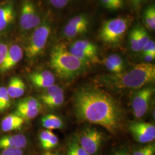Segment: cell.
<instances>
[{
  "label": "cell",
  "mask_w": 155,
  "mask_h": 155,
  "mask_svg": "<svg viewBox=\"0 0 155 155\" xmlns=\"http://www.w3.org/2000/svg\"><path fill=\"white\" fill-rule=\"evenodd\" d=\"M28 145L27 137L22 134L4 136L0 137V150L16 148L22 150Z\"/></svg>",
  "instance_id": "cell-14"
},
{
  "label": "cell",
  "mask_w": 155,
  "mask_h": 155,
  "mask_svg": "<svg viewBox=\"0 0 155 155\" xmlns=\"http://www.w3.org/2000/svg\"><path fill=\"white\" fill-rule=\"evenodd\" d=\"M155 143H151L136 150L132 155H155Z\"/></svg>",
  "instance_id": "cell-29"
},
{
  "label": "cell",
  "mask_w": 155,
  "mask_h": 155,
  "mask_svg": "<svg viewBox=\"0 0 155 155\" xmlns=\"http://www.w3.org/2000/svg\"><path fill=\"white\" fill-rule=\"evenodd\" d=\"M50 63L57 75L66 82L75 79L87 67L71 54L63 44L56 45L51 50Z\"/></svg>",
  "instance_id": "cell-3"
},
{
  "label": "cell",
  "mask_w": 155,
  "mask_h": 155,
  "mask_svg": "<svg viewBox=\"0 0 155 155\" xmlns=\"http://www.w3.org/2000/svg\"><path fill=\"white\" fill-rule=\"evenodd\" d=\"M98 83L113 90L141 89L155 81V66L148 63L135 64L126 71L101 76Z\"/></svg>",
  "instance_id": "cell-2"
},
{
  "label": "cell",
  "mask_w": 155,
  "mask_h": 155,
  "mask_svg": "<svg viewBox=\"0 0 155 155\" xmlns=\"http://www.w3.org/2000/svg\"><path fill=\"white\" fill-rule=\"evenodd\" d=\"M68 50L71 54L75 56L80 61H82L86 66H87L91 63H94L93 60L89 55L82 51L73 47L72 45H71Z\"/></svg>",
  "instance_id": "cell-23"
},
{
  "label": "cell",
  "mask_w": 155,
  "mask_h": 155,
  "mask_svg": "<svg viewBox=\"0 0 155 155\" xmlns=\"http://www.w3.org/2000/svg\"><path fill=\"white\" fill-rule=\"evenodd\" d=\"M23 51L22 48L17 45H13L8 48L5 60L0 67L1 72L10 70L22 60Z\"/></svg>",
  "instance_id": "cell-12"
},
{
  "label": "cell",
  "mask_w": 155,
  "mask_h": 155,
  "mask_svg": "<svg viewBox=\"0 0 155 155\" xmlns=\"http://www.w3.org/2000/svg\"><path fill=\"white\" fill-rule=\"evenodd\" d=\"M102 5L106 9L116 11L121 9L123 6L124 0H101Z\"/></svg>",
  "instance_id": "cell-28"
},
{
  "label": "cell",
  "mask_w": 155,
  "mask_h": 155,
  "mask_svg": "<svg viewBox=\"0 0 155 155\" xmlns=\"http://www.w3.org/2000/svg\"><path fill=\"white\" fill-rule=\"evenodd\" d=\"M128 25V20L124 17H117L106 20L100 29V38L106 44L119 43L127 31Z\"/></svg>",
  "instance_id": "cell-4"
},
{
  "label": "cell",
  "mask_w": 155,
  "mask_h": 155,
  "mask_svg": "<svg viewBox=\"0 0 155 155\" xmlns=\"http://www.w3.org/2000/svg\"><path fill=\"white\" fill-rule=\"evenodd\" d=\"M70 0H50V4L56 8H63L68 4Z\"/></svg>",
  "instance_id": "cell-35"
},
{
  "label": "cell",
  "mask_w": 155,
  "mask_h": 155,
  "mask_svg": "<svg viewBox=\"0 0 155 155\" xmlns=\"http://www.w3.org/2000/svg\"><path fill=\"white\" fill-rule=\"evenodd\" d=\"M41 109H24L17 108L15 114L20 117L22 119L30 120L38 116Z\"/></svg>",
  "instance_id": "cell-24"
},
{
  "label": "cell",
  "mask_w": 155,
  "mask_h": 155,
  "mask_svg": "<svg viewBox=\"0 0 155 155\" xmlns=\"http://www.w3.org/2000/svg\"><path fill=\"white\" fill-rule=\"evenodd\" d=\"M59 143V140L58 137L56 136L54 133L52 134V135L50 137L45 144L41 145V147L43 149L46 150H51L56 147Z\"/></svg>",
  "instance_id": "cell-30"
},
{
  "label": "cell",
  "mask_w": 155,
  "mask_h": 155,
  "mask_svg": "<svg viewBox=\"0 0 155 155\" xmlns=\"http://www.w3.org/2000/svg\"><path fill=\"white\" fill-rule=\"evenodd\" d=\"M41 102L45 105L51 109L61 106L64 101V95L63 89L57 85H52L45 89L40 96Z\"/></svg>",
  "instance_id": "cell-11"
},
{
  "label": "cell",
  "mask_w": 155,
  "mask_h": 155,
  "mask_svg": "<svg viewBox=\"0 0 155 155\" xmlns=\"http://www.w3.org/2000/svg\"><path fill=\"white\" fill-rule=\"evenodd\" d=\"M51 31V25L46 21L35 29L25 48V54L28 59H35L42 53L48 41Z\"/></svg>",
  "instance_id": "cell-5"
},
{
  "label": "cell",
  "mask_w": 155,
  "mask_h": 155,
  "mask_svg": "<svg viewBox=\"0 0 155 155\" xmlns=\"http://www.w3.org/2000/svg\"><path fill=\"white\" fill-rule=\"evenodd\" d=\"M40 24V17L34 4L31 1H25L22 4L20 16L21 29L27 31L37 28Z\"/></svg>",
  "instance_id": "cell-7"
},
{
  "label": "cell",
  "mask_w": 155,
  "mask_h": 155,
  "mask_svg": "<svg viewBox=\"0 0 155 155\" xmlns=\"http://www.w3.org/2000/svg\"><path fill=\"white\" fill-rule=\"evenodd\" d=\"M42 155H58L57 153H53V152H46L44 153Z\"/></svg>",
  "instance_id": "cell-39"
},
{
  "label": "cell",
  "mask_w": 155,
  "mask_h": 155,
  "mask_svg": "<svg viewBox=\"0 0 155 155\" xmlns=\"http://www.w3.org/2000/svg\"><path fill=\"white\" fill-rule=\"evenodd\" d=\"M11 105V98L8 94L5 87H1L0 96V112L8 109Z\"/></svg>",
  "instance_id": "cell-26"
},
{
  "label": "cell",
  "mask_w": 155,
  "mask_h": 155,
  "mask_svg": "<svg viewBox=\"0 0 155 155\" xmlns=\"http://www.w3.org/2000/svg\"><path fill=\"white\" fill-rule=\"evenodd\" d=\"M6 89L11 98H18L24 94L26 86L21 78L14 77L11 78Z\"/></svg>",
  "instance_id": "cell-16"
},
{
  "label": "cell",
  "mask_w": 155,
  "mask_h": 155,
  "mask_svg": "<svg viewBox=\"0 0 155 155\" xmlns=\"http://www.w3.org/2000/svg\"><path fill=\"white\" fill-rule=\"evenodd\" d=\"M24 120L15 113L5 117L1 122V129L5 132L19 130L22 127Z\"/></svg>",
  "instance_id": "cell-17"
},
{
  "label": "cell",
  "mask_w": 155,
  "mask_h": 155,
  "mask_svg": "<svg viewBox=\"0 0 155 155\" xmlns=\"http://www.w3.org/2000/svg\"><path fill=\"white\" fill-rule=\"evenodd\" d=\"M0 155H23L24 152L22 150L16 148H6L2 150Z\"/></svg>",
  "instance_id": "cell-32"
},
{
  "label": "cell",
  "mask_w": 155,
  "mask_h": 155,
  "mask_svg": "<svg viewBox=\"0 0 155 155\" xmlns=\"http://www.w3.org/2000/svg\"><path fill=\"white\" fill-rule=\"evenodd\" d=\"M129 130L133 138L140 143H150L155 140V126L152 122H133Z\"/></svg>",
  "instance_id": "cell-9"
},
{
  "label": "cell",
  "mask_w": 155,
  "mask_h": 155,
  "mask_svg": "<svg viewBox=\"0 0 155 155\" xmlns=\"http://www.w3.org/2000/svg\"><path fill=\"white\" fill-rule=\"evenodd\" d=\"M77 136L81 146L90 155H97L105 141L103 133L93 127L84 129Z\"/></svg>",
  "instance_id": "cell-6"
},
{
  "label": "cell",
  "mask_w": 155,
  "mask_h": 155,
  "mask_svg": "<svg viewBox=\"0 0 155 155\" xmlns=\"http://www.w3.org/2000/svg\"><path fill=\"white\" fill-rule=\"evenodd\" d=\"M143 55H144V60L145 61V63H150L151 61L155 59V55H153V54H143Z\"/></svg>",
  "instance_id": "cell-36"
},
{
  "label": "cell",
  "mask_w": 155,
  "mask_h": 155,
  "mask_svg": "<svg viewBox=\"0 0 155 155\" xmlns=\"http://www.w3.org/2000/svg\"><path fill=\"white\" fill-rule=\"evenodd\" d=\"M17 108L24 109H41V105L38 100L33 97H27L20 101L17 106Z\"/></svg>",
  "instance_id": "cell-25"
},
{
  "label": "cell",
  "mask_w": 155,
  "mask_h": 155,
  "mask_svg": "<svg viewBox=\"0 0 155 155\" xmlns=\"http://www.w3.org/2000/svg\"><path fill=\"white\" fill-rule=\"evenodd\" d=\"M41 124L43 127L50 130L61 129L64 125L61 118L53 114H47L43 117L41 119Z\"/></svg>",
  "instance_id": "cell-21"
},
{
  "label": "cell",
  "mask_w": 155,
  "mask_h": 155,
  "mask_svg": "<svg viewBox=\"0 0 155 155\" xmlns=\"http://www.w3.org/2000/svg\"><path fill=\"white\" fill-rule=\"evenodd\" d=\"M0 96H1V87H0Z\"/></svg>",
  "instance_id": "cell-40"
},
{
  "label": "cell",
  "mask_w": 155,
  "mask_h": 155,
  "mask_svg": "<svg viewBox=\"0 0 155 155\" xmlns=\"http://www.w3.org/2000/svg\"><path fill=\"white\" fill-rule=\"evenodd\" d=\"M104 64L111 74H120L125 68L122 58L117 54H111L105 58Z\"/></svg>",
  "instance_id": "cell-18"
},
{
  "label": "cell",
  "mask_w": 155,
  "mask_h": 155,
  "mask_svg": "<svg viewBox=\"0 0 155 155\" xmlns=\"http://www.w3.org/2000/svg\"><path fill=\"white\" fill-rule=\"evenodd\" d=\"M71 45L81 50L89 55L94 63L98 61V48L96 45L88 40H79L74 42Z\"/></svg>",
  "instance_id": "cell-19"
},
{
  "label": "cell",
  "mask_w": 155,
  "mask_h": 155,
  "mask_svg": "<svg viewBox=\"0 0 155 155\" xmlns=\"http://www.w3.org/2000/svg\"><path fill=\"white\" fill-rule=\"evenodd\" d=\"M29 78L33 85L39 89H47L54 85L55 82L53 73L47 70L32 72Z\"/></svg>",
  "instance_id": "cell-13"
},
{
  "label": "cell",
  "mask_w": 155,
  "mask_h": 155,
  "mask_svg": "<svg viewBox=\"0 0 155 155\" xmlns=\"http://www.w3.org/2000/svg\"><path fill=\"white\" fill-rule=\"evenodd\" d=\"M144 21L147 27L151 31L155 29V5L150 6L144 11Z\"/></svg>",
  "instance_id": "cell-22"
},
{
  "label": "cell",
  "mask_w": 155,
  "mask_h": 155,
  "mask_svg": "<svg viewBox=\"0 0 155 155\" xmlns=\"http://www.w3.org/2000/svg\"><path fill=\"white\" fill-rule=\"evenodd\" d=\"M89 25L88 17L84 15H79L68 21L63 28V34L66 38L72 39L87 32Z\"/></svg>",
  "instance_id": "cell-10"
},
{
  "label": "cell",
  "mask_w": 155,
  "mask_h": 155,
  "mask_svg": "<svg viewBox=\"0 0 155 155\" xmlns=\"http://www.w3.org/2000/svg\"><path fill=\"white\" fill-rule=\"evenodd\" d=\"M129 43L131 49L134 52H141V49L139 44L137 28L134 27L132 29L129 35Z\"/></svg>",
  "instance_id": "cell-27"
},
{
  "label": "cell",
  "mask_w": 155,
  "mask_h": 155,
  "mask_svg": "<svg viewBox=\"0 0 155 155\" xmlns=\"http://www.w3.org/2000/svg\"><path fill=\"white\" fill-rule=\"evenodd\" d=\"M8 50V45L5 43H0V67L5 60Z\"/></svg>",
  "instance_id": "cell-34"
},
{
  "label": "cell",
  "mask_w": 155,
  "mask_h": 155,
  "mask_svg": "<svg viewBox=\"0 0 155 155\" xmlns=\"http://www.w3.org/2000/svg\"><path fill=\"white\" fill-rule=\"evenodd\" d=\"M73 107L78 120L98 125L111 133L122 127L125 113L120 103L103 89L84 86L73 95Z\"/></svg>",
  "instance_id": "cell-1"
},
{
  "label": "cell",
  "mask_w": 155,
  "mask_h": 155,
  "mask_svg": "<svg viewBox=\"0 0 155 155\" xmlns=\"http://www.w3.org/2000/svg\"><path fill=\"white\" fill-rule=\"evenodd\" d=\"M155 92L153 87L146 86L139 91L133 97L132 107L133 114L137 118L144 116L148 110L150 102Z\"/></svg>",
  "instance_id": "cell-8"
},
{
  "label": "cell",
  "mask_w": 155,
  "mask_h": 155,
  "mask_svg": "<svg viewBox=\"0 0 155 155\" xmlns=\"http://www.w3.org/2000/svg\"><path fill=\"white\" fill-rule=\"evenodd\" d=\"M66 153V155H90L81 146L77 135L73 136L68 140Z\"/></svg>",
  "instance_id": "cell-20"
},
{
  "label": "cell",
  "mask_w": 155,
  "mask_h": 155,
  "mask_svg": "<svg viewBox=\"0 0 155 155\" xmlns=\"http://www.w3.org/2000/svg\"><path fill=\"white\" fill-rule=\"evenodd\" d=\"M111 155H129V154L125 148H122L116 150Z\"/></svg>",
  "instance_id": "cell-37"
},
{
  "label": "cell",
  "mask_w": 155,
  "mask_h": 155,
  "mask_svg": "<svg viewBox=\"0 0 155 155\" xmlns=\"http://www.w3.org/2000/svg\"><path fill=\"white\" fill-rule=\"evenodd\" d=\"M53 132L50 130H45L42 131L39 134V140L41 145L45 144V143L50 139V137L52 135Z\"/></svg>",
  "instance_id": "cell-33"
},
{
  "label": "cell",
  "mask_w": 155,
  "mask_h": 155,
  "mask_svg": "<svg viewBox=\"0 0 155 155\" xmlns=\"http://www.w3.org/2000/svg\"><path fill=\"white\" fill-rule=\"evenodd\" d=\"M141 52H143V54H152L155 55V41L150 39V41L144 45Z\"/></svg>",
  "instance_id": "cell-31"
},
{
  "label": "cell",
  "mask_w": 155,
  "mask_h": 155,
  "mask_svg": "<svg viewBox=\"0 0 155 155\" xmlns=\"http://www.w3.org/2000/svg\"><path fill=\"white\" fill-rule=\"evenodd\" d=\"M15 18V9L12 4L0 7V33L9 27Z\"/></svg>",
  "instance_id": "cell-15"
},
{
  "label": "cell",
  "mask_w": 155,
  "mask_h": 155,
  "mask_svg": "<svg viewBox=\"0 0 155 155\" xmlns=\"http://www.w3.org/2000/svg\"><path fill=\"white\" fill-rule=\"evenodd\" d=\"M134 6H138L143 0H129Z\"/></svg>",
  "instance_id": "cell-38"
}]
</instances>
